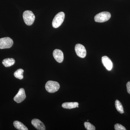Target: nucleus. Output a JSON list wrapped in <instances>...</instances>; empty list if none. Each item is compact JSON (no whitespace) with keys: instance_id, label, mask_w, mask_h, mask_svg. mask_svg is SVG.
<instances>
[{"instance_id":"16","label":"nucleus","mask_w":130,"mask_h":130,"mask_svg":"<svg viewBox=\"0 0 130 130\" xmlns=\"http://www.w3.org/2000/svg\"><path fill=\"white\" fill-rule=\"evenodd\" d=\"M85 127L87 130H95V128L94 126L93 125L88 122H85L84 124Z\"/></svg>"},{"instance_id":"11","label":"nucleus","mask_w":130,"mask_h":130,"mask_svg":"<svg viewBox=\"0 0 130 130\" xmlns=\"http://www.w3.org/2000/svg\"><path fill=\"white\" fill-rule=\"evenodd\" d=\"M78 103L77 102H65L62 104V107L66 109H71L78 107Z\"/></svg>"},{"instance_id":"18","label":"nucleus","mask_w":130,"mask_h":130,"mask_svg":"<svg viewBox=\"0 0 130 130\" xmlns=\"http://www.w3.org/2000/svg\"><path fill=\"white\" fill-rule=\"evenodd\" d=\"M126 88H127V92L130 94V81H129L126 84Z\"/></svg>"},{"instance_id":"8","label":"nucleus","mask_w":130,"mask_h":130,"mask_svg":"<svg viewBox=\"0 0 130 130\" xmlns=\"http://www.w3.org/2000/svg\"><path fill=\"white\" fill-rule=\"evenodd\" d=\"M53 55L55 60L59 63L63 62L64 60V55L63 52L59 49H55L53 53Z\"/></svg>"},{"instance_id":"12","label":"nucleus","mask_w":130,"mask_h":130,"mask_svg":"<svg viewBox=\"0 0 130 130\" xmlns=\"http://www.w3.org/2000/svg\"><path fill=\"white\" fill-rule=\"evenodd\" d=\"M15 61L13 58H7L2 61L3 64L6 67H9L14 64Z\"/></svg>"},{"instance_id":"10","label":"nucleus","mask_w":130,"mask_h":130,"mask_svg":"<svg viewBox=\"0 0 130 130\" xmlns=\"http://www.w3.org/2000/svg\"><path fill=\"white\" fill-rule=\"evenodd\" d=\"M31 123L32 125L37 130H46V128L44 124L39 119H33L31 121Z\"/></svg>"},{"instance_id":"9","label":"nucleus","mask_w":130,"mask_h":130,"mask_svg":"<svg viewBox=\"0 0 130 130\" xmlns=\"http://www.w3.org/2000/svg\"><path fill=\"white\" fill-rule=\"evenodd\" d=\"M102 61L103 66L106 67L108 71H110L113 67V64L111 60L107 56H103L102 58Z\"/></svg>"},{"instance_id":"15","label":"nucleus","mask_w":130,"mask_h":130,"mask_svg":"<svg viewBox=\"0 0 130 130\" xmlns=\"http://www.w3.org/2000/svg\"><path fill=\"white\" fill-rule=\"evenodd\" d=\"M115 106L117 111L120 113H124V109L121 103L118 100H116L115 102Z\"/></svg>"},{"instance_id":"3","label":"nucleus","mask_w":130,"mask_h":130,"mask_svg":"<svg viewBox=\"0 0 130 130\" xmlns=\"http://www.w3.org/2000/svg\"><path fill=\"white\" fill-rule=\"evenodd\" d=\"M65 18V14L63 12H61L55 16L52 22V25L55 28H57L60 26L64 21Z\"/></svg>"},{"instance_id":"5","label":"nucleus","mask_w":130,"mask_h":130,"mask_svg":"<svg viewBox=\"0 0 130 130\" xmlns=\"http://www.w3.org/2000/svg\"><path fill=\"white\" fill-rule=\"evenodd\" d=\"M13 44V41L10 38L7 37L0 38V49L10 48Z\"/></svg>"},{"instance_id":"1","label":"nucleus","mask_w":130,"mask_h":130,"mask_svg":"<svg viewBox=\"0 0 130 130\" xmlns=\"http://www.w3.org/2000/svg\"><path fill=\"white\" fill-rule=\"evenodd\" d=\"M59 84L56 81H49L45 85L46 90L50 93H54L59 90L60 88Z\"/></svg>"},{"instance_id":"14","label":"nucleus","mask_w":130,"mask_h":130,"mask_svg":"<svg viewBox=\"0 0 130 130\" xmlns=\"http://www.w3.org/2000/svg\"><path fill=\"white\" fill-rule=\"evenodd\" d=\"M24 72V70L23 69H18V70H17L14 73V77L19 79H23L24 78L23 75Z\"/></svg>"},{"instance_id":"17","label":"nucleus","mask_w":130,"mask_h":130,"mask_svg":"<svg viewBox=\"0 0 130 130\" xmlns=\"http://www.w3.org/2000/svg\"><path fill=\"white\" fill-rule=\"evenodd\" d=\"M115 129L116 130H126V129L123 126L119 124H116L115 125Z\"/></svg>"},{"instance_id":"4","label":"nucleus","mask_w":130,"mask_h":130,"mask_svg":"<svg viewBox=\"0 0 130 130\" xmlns=\"http://www.w3.org/2000/svg\"><path fill=\"white\" fill-rule=\"evenodd\" d=\"M111 17V13L109 12H101L95 15L94 20L98 23H103L109 20Z\"/></svg>"},{"instance_id":"7","label":"nucleus","mask_w":130,"mask_h":130,"mask_svg":"<svg viewBox=\"0 0 130 130\" xmlns=\"http://www.w3.org/2000/svg\"><path fill=\"white\" fill-rule=\"evenodd\" d=\"M26 98V95L24 89L23 88H20L13 99L17 103H20L23 101Z\"/></svg>"},{"instance_id":"2","label":"nucleus","mask_w":130,"mask_h":130,"mask_svg":"<svg viewBox=\"0 0 130 130\" xmlns=\"http://www.w3.org/2000/svg\"><path fill=\"white\" fill-rule=\"evenodd\" d=\"M23 18L26 24L30 26L35 21V16L32 11L27 10L24 12Z\"/></svg>"},{"instance_id":"6","label":"nucleus","mask_w":130,"mask_h":130,"mask_svg":"<svg viewBox=\"0 0 130 130\" xmlns=\"http://www.w3.org/2000/svg\"><path fill=\"white\" fill-rule=\"evenodd\" d=\"M75 50L78 56L80 58H84L86 56V48L83 45L80 44H76L75 47Z\"/></svg>"},{"instance_id":"13","label":"nucleus","mask_w":130,"mask_h":130,"mask_svg":"<svg viewBox=\"0 0 130 130\" xmlns=\"http://www.w3.org/2000/svg\"><path fill=\"white\" fill-rule=\"evenodd\" d=\"M13 125L15 128L18 130H28V129L21 122L18 121H15L13 122Z\"/></svg>"}]
</instances>
